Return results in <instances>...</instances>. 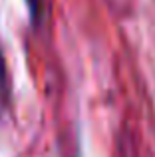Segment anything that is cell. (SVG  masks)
<instances>
[{"label": "cell", "mask_w": 155, "mask_h": 157, "mask_svg": "<svg viewBox=\"0 0 155 157\" xmlns=\"http://www.w3.org/2000/svg\"><path fill=\"white\" fill-rule=\"evenodd\" d=\"M4 88H6V66H4V58L0 52V96L4 94Z\"/></svg>", "instance_id": "1"}, {"label": "cell", "mask_w": 155, "mask_h": 157, "mask_svg": "<svg viewBox=\"0 0 155 157\" xmlns=\"http://www.w3.org/2000/svg\"><path fill=\"white\" fill-rule=\"evenodd\" d=\"M38 4H40V0H28V6H30V12H32V16H38Z\"/></svg>", "instance_id": "2"}]
</instances>
